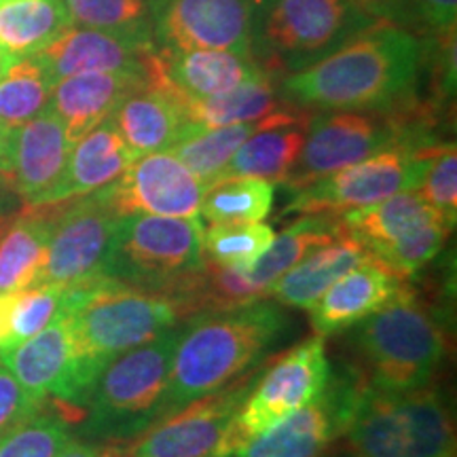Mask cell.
<instances>
[{
    "mask_svg": "<svg viewBox=\"0 0 457 457\" xmlns=\"http://www.w3.org/2000/svg\"><path fill=\"white\" fill-rule=\"evenodd\" d=\"M428 41L379 20L339 49L279 83L286 104L303 111H411Z\"/></svg>",
    "mask_w": 457,
    "mask_h": 457,
    "instance_id": "6da1fadb",
    "label": "cell"
},
{
    "mask_svg": "<svg viewBox=\"0 0 457 457\" xmlns=\"http://www.w3.org/2000/svg\"><path fill=\"white\" fill-rule=\"evenodd\" d=\"M284 327V312L267 299L187 318L179 327L155 424L253 369Z\"/></svg>",
    "mask_w": 457,
    "mask_h": 457,
    "instance_id": "7a4b0ae2",
    "label": "cell"
},
{
    "mask_svg": "<svg viewBox=\"0 0 457 457\" xmlns=\"http://www.w3.org/2000/svg\"><path fill=\"white\" fill-rule=\"evenodd\" d=\"M62 307L71 318L89 390L112 358L182 322L170 299L129 288L106 276L64 286Z\"/></svg>",
    "mask_w": 457,
    "mask_h": 457,
    "instance_id": "3957f363",
    "label": "cell"
},
{
    "mask_svg": "<svg viewBox=\"0 0 457 457\" xmlns=\"http://www.w3.org/2000/svg\"><path fill=\"white\" fill-rule=\"evenodd\" d=\"M352 0H253L250 54L271 77L301 72L377 24Z\"/></svg>",
    "mask_w": 457,
    "mask_h": 457,
    "instance_id": "277c9868",
    "label": "cell"
},
{
    "mask_svg": "<svg viewBox=\"0 0 457 457\" xmlns=\"http://www.w3.org/2000/svg\"><path fill=\"white\" fill-rule=\"evenodd\" d=\"M369 387L407 392L432 381L445 358V335L430 307L403 286L381 310L353 327Z\"/></svg>",
    "mask_w": 457,
    "mask_h": 457,
    "instance_id": "5b68a950",
    "label": "cell"
},
{
    "mask_svg": "<svg viewBox=\"0 0 457 457\" xmlns=\"http://www.w3.org/2000/svg\"><path fill=\"white\" fill-rule=\"evenodd\" d=\"M180 327V324H179ZM179 327L112 358L85 396V436L96 443L136 441L155 424L168 384Z\"/></svg>",
    "mask_w": 457,
    "mask_h": 457,
    "instance_id": "8992f818",
    "label": "cell"
},
{
    "mask_svg": "<svg viewBox=\"0 0 457 457\" xmlns=\"http://www.w3.org/2000/svg\"><path fill=\"white\" fill-rule=\"evenodd\" d=\"M204 231L197 216H121L104 276L174 303L205 265Z\"/></svg>",
    "mask_w": 457,
    "mask_h": 457,
    "instance_id": "52a82bcc",
    "label": "cell"
},
{
    "mask_svg": "<svg viewBox=\"0 0 457 457\" xmlns=\"http://www.w3.org/2000/svg\"><path fill=\"white\" fill-rule=\"evenodd\" d=\"M350 457H453L451 413L436 387L379 392L367 387L343 432Z\"/></svg>",
    "mask_w": 457,
    "mask_h": 457,
    "instance_id": "ba28073f",
    "label": "cell"
},
{
    "mask_svg": "<svg viewBox=\"0 0 457 457\" xmlns=\"http://www.w3.org/2000/svg\"><path fill=\"white\" fill-rule=\"evenodd\" d=\"M421 121L424 119H417L415 111H320L312 114L299 157L282 185L293 193L377 153L434 145Z\"/></svg>",
    "mask_w": 457,
    "mask_h": 457,
    "instance_id": "9c48e42d",
    "label": "cell"
},
{
    "mask_svg": "<svg viewBox=\"0 0 457 457\" xmlns=\"http://www.w3.org/2000/svg\"><path fill=\"white\" fill-rule=\"evenodd\" d=\"M343 236L400 278L415 276L443 250L451 227L417 188L339 214Z\"/></svg>",
    "mask_w": 457,
    "mask_h": 457,
    "instance_id": "30bf717a",
    "label": "cell"
},
{
    "mask_svg": "<svg viewBox=\"0 0 457 457\" xmlns=\"http://www.w3.org/2000/svg\"><path fill=\"white\" fill-rule=\"evenodd\" d=\"M328 377L324 337H310L286 352L276 364L262 370V377H256L216 457L233 455L284 417L313 403L327 387Z\"/></svg>",
    "mask_w": 457,
    "mask_h": 457,
    "instance_id": "8fae6325",
    "label": "cell"
},
{
    "mask_svg": "<svg viewBox=\"0 0 457 457\" xmlns=\"http://www.w3.org/2000/svg\"><path fill=\"white\" fill-rule=\"evenodd\" d=\"M398 146L337 170L312 185L293 191L286 214H335L367 208L400 191L420 188L434 148Z\"/></svg>",
    "mask_w": 457,
    "mask_h": 457,
    "instance_id": "7c38bea8",
    "label": "cell"
},
{
    "mask_svg": "<svg viewBox=\"0 0 457 457\" xmlns=\"http://www.w3.org/2000/svg\"><path fill=\"white\" fill-rule=\"evenodd\" d=\"M367 387V379L353 373L328 377L313 403L284 417L231 457H324L347 430Z\"/></svg>",
    "mask_w": 457,
    "mask_h": 457,
    "instance_id": "4fadbf2b",
    "label": "cell"
},
{
    "mask_svg": "<svg viewBox=\"0 0 457 457\" xmlns=\"http://www.w3.org/2000/svg\"><path fill=\"white\" fill-rule=\"evenodd\" d=\"M119 219L96 191L57 210L47 254L32 286H71L104 276Z\"/></svg>",
    "mask_w": 457,
    "mask_h": 457,
    "instance_id": "5bb4252c",
    "label": "cell"
},
{
    "mask_svg": "<svg viewBox=\"0 0 457 457\" xmlns=\"http://www.w3.org/2000/svg\"><path fill=\"white\" fill-rule=\"evenodd\" d=\"M259 370L187 404L136 438L128 457H216Z\"/></svg>",
    "mask_w": 457,
    "mask_h": 457,
    "instance_id": "9a60e30c",
    "label": "cell"
},
{
    "mask_svg": "<svg viewBox=\"0 0 457 457\" xmlns=\"http://www.w3.org/2000/svg\"><path fill=\"white\" fill-rule=\"evenodd\" d=\"M157 49L250 54L253 0H148Z\"/></svg>",
    "mask_w": 457,
    "mask_h": 457,
    "instance_id": "2e32d148",
    "label": "cell"
},
{
    "mask_svg": "<svg viewBox=\"0 0 457 457\" xmlns=\"http://www.w3.org/2000/svg\"><path fill=\"white\" fill-rule=\"evenodd\" d=\"M0 362L30 396L43 403L55 398L68 407H81L89 392V381L77 353L71 318L64 307L41 333L20 345L0 350Z\"/></svg>",
    "mask_w": 457,
    "mask_h": 457,
    "instance_id": "e0dca14e",
    "label": "cell"
},
{
    "mask_svg": "<svg viewBox=\"0 0 457 457\" xmlns=\"http://www.w3.org/2000/svg\"><path fill=\"white\" fill-rule=\"evenodd\" d=\"M98 195L119 216L155 214L191 219L199 214L204 182L170 151L142 155Z\"/></svg>",
    "mask_w": 457,
    "mask_h": 457,
    "instance_id": "ac0fdd59",
    "label": "cell"
},
{
    "mask_svg": "<svg viewBox=\"0 0 457 457\" xmlns=\"http://www.w3.org/2000/svg\"><path fill=\"white\" fill-rule=\"evenodd\" d=\"M71 151L64 125L47 106L30 121L11 128L0 182L24 199L26 208H32L60 179Z\"/></svg>",
    "mask_w": 457,
    "mask_h": 457,
    "instance_id": "d6986e66",
    "label": "cell"
},
{
    "mask_svg": "<svg viewBox=\"0 0 457 457\" xmlns=\"http://www.w3.org/2000/svg\"><path fill=\"white\" fill-rule=\"evenodd\" d=\"M157 49H145L112 34L68 26L47 47L34 54L51 83L81 72L151 74Z\"/></svg>",
    "mask_w": 457,
    "mask_h": 457,
    "instance_id": "ffe728a7",
    "label": "cell"
},
{
    "mask_svg": "<svg viewBox=\"0 0 457 457\" xmlns=\"http://www.w3.org/2000/svg\"><path fill=\"white\" fill-rule=\"evenodd\" d=\"M111 119L125 145L138 157L170 151L176 145L188 121L182 94L163 77L157 55L151 81L128 96Z\"/></svg>",
    "mask_w": 457,
    "mask_h": 457,
    "instance_id": "44dd1931",
    "label": "cell"
},
{
    "mask_svg": "<svg viewBox=\"0 0 457 457\" xmlns=\"http://www.w3.org/2000/svg\"><path fill=\"white\" fill-rule=\"evenodd\" d=\"M157 55V54H155ZM155 71V66H153ZM140 72H81L54 85L49 108L60 117L68 140L77 142L85 134L111 119L128 96L151 81Z\"/></svg>",
    "mask_w": 457,
    "mask_h": 457,
    "instance_id": "7402d4cb",
    "label": "cell"
},
{
    "mask_svg": "<svg viewBox=\"0 0 457 457\" xmlns=\"http://www.w3.org/2000/svg\"><path fill=\"white\" fill-rule=\"evenodd\" d=\"M136 159L138 155L125 145L112 119H106L74 142L62 176L32 208L89 195L117 180Z\"/></svg>",
    "mask_w": 457,
    "mask_h": 457,
    "instance_id": "603a6c76",
    "label": "cell"
},
{
    "mask_svg": "<svg viewBox=\"0 0 457 457\" xmlns=\"http://www.w3.org/2000/svg\"><path fill=\"white\" fill-rule=\"evenodd\" d=\"M404 286V278L377 261L362 262L341 276L310 307L312 327L320 337L350 330L386 305Z\"/></svg>",
    "mask_w": 457,
    "mask_h": 457,
    "instance_id": "cb8c5ba5",
    "label": "cell"
},
{
    "mask_svg": "<svg viewBox=\"0 0 457 457\" xmlns=\"http://www.w3.org/2000/svg\"><path fill=\"white\" fill-rule=\"evenodd\" d=\"M312 112L303 108H279L265 119L261 129H256L242 146L237 148L231 162L225 165L219 180L254 176V179L284 182L288 171L299 157L305 128Z\"/></svg>",
    "mask_w": 457,
    "mask_h": 457,
    "instance_id": "d4e9b609",
    "label": "cell"
},
{
    "mask_svg": "<svg viewBox=\"0 0 457 457\" xmlns=\"http://www.w3.org/2000/svg\"><path fill=\"white\" fill-rule=\"evenodd\" d=\"M159 68L179 94L191 100L227 94L265 72L248 54L222 49H157Z\"/></svg>",
    "mask_w": 457,
    "mask_h": 457,
    "instance_id": "484cf974",
    "label": "cell"
},
{
    "mask_svg": "<svg viewBox=\"0 0 457 457\" xmlns=\"http://www.w3.org/2000/svg\"><path fill=\"white\" fill-rule=\"evenodd\" d=\"M369 261L373 259L362 245L352 237L341 236L303 256L295 267H290L270 286L267 296H271L279 305L310 310L337 279Z\"/></svg>",
    "mask_w": 457,
    "mask_h": 457,
    "instance_id": "4316f807",
    "label": "cell"
},
{
    "mask_svg": "<svg viewBox=\"0 0 457 457\" xmlns=\"http://www.w3.org/2000/svg\"><path fill=\"white\" fill-rule=\"evenodd\" d=\"M57 204L26 208L0 233V293L30 288L47 254Z\"/></svg>",
    "mask_w": 457,
    "mask_h": 457,
    "instance_id": "83f0119b",
    "label": "cell"
},
{
    "mask_svg": "<svg viewBox=\"0 0 457 457\" xmlns=\"http://www.w3.org/2000/svg\"><path fill=\"white\" fill-rule=\"evenodd\" d=\"M68 26L64 0H0V49L9 60L38 54Z\"/></svg>",
    "mask_w": 457,
    "mask_h": 457,
    "instance_id": "f1b7e54d",
    "label": "cell"
},
{
    "mask_svg": "<svg viewBox=\"0 0 457 457\" xmlns=\"http://www.w3.org/2000/svg\"><path fill=\"white\" fill-rule=\"evenodd\" d=\"M341 236L343 231L339 225V216L303 214L299 220L293 222L288 228H284L278 237H273L270 250L250 270L242 271V276L248 279L250 286H254L259 293L267 296L270 286L279 276H284L290 267H295L303 256L310 254L312 250L335 242Z\"/></svg>",
    "mask_w": 457,
    "mask_h": 457,
    "instance_id": "f546056e",
    "label": "cell"
},
{
    "mask_svg": "<svg viewBox=\"0 0 457 457\" xmlns=\"http://www.w3.org/2000/svg\"><path fill=\"white\" fill-rule=\"evenodd\" d=\"M279 87H276V77L270 72H261L227 94L212 96V98L191 100L182 96L187 121L197 128H222V125L253 123L270 117L279 111Z\"/></svg>",
    "mask_w": 457,
    "mask_h": 457,
    "instance_id": "4dcf8cb0",
    "label": "cell"
},
{
    "mask_svg": "<svg viewBox=\"0 0 457 457\" xmlns=\"http://www.w3.org/2000/svg\"><path fill=\"white\" fill-rule=\"evenodd\" d=\"M265 119L253 123L222 125V128H197V125L188 123L180 138L176 140V145L170 148V153L179 157L208 188L212 182L219 180L222 170L236 155L237 148L256 129L262 128Z\"/></svg>",
    "mask_w": 457,
    "mask_h": 457,
    "instance_id": "1f68e13d",
    "label": "cell"
},
{
    "mask_svg": "<svg viewBox=\"0 0 457 457\" xmlns=\"http://www.w3.org/2000/svg\"><path fill=\"white\" fill-rule=\"evenodd\" d=\"M72 26L91 28L145 49H157L148 0H64Z\"/></svg>",
    "mask_w": 457,
    "mask_h": 457,
    "instance_id": "d6a6232c",
    "label": "cell"
},
{
    "mask_svg": "<svg viewBox=\"0 0 457 457\" xmlns=\"http://www.w3.org/2000/svg\"><path fill=\"white\" fill-rule=\"evenodd\" d=\"M276 185L254 176L216 180L205 188L199 212L208 222H261L273 208Z\"/></svg>",
    "mask_w": 457,
    "mask_h": 457,
    "instance_id": "836d02e7",
    "label": "cell"
},
{
    "mask_svg": "<svg viewBox=\"0 0 457 457\" xmlns=\"http://www.w3.org/2000/svg\"><path fill=\"white\" fill-rule=\"evenodd\" d=\"M54 83L34 55L20 57L0 77V123L20 128L49 104Z\"/></svg>",
    "mask_w": 457,
    "mask_h": 457,
    "instance_id": "e575fe53",
    "label": "cell"
},
{
    "mask_svg": "<svg viewBox=\"0 0 457 457\" xmlns=\"http://www.w3.org/2000/svg\"><path fill=\"white\" fill-rule=\"evenodd\" d=\"M276 237L262 222H219L204 231V259L245 271L270 250Z\"/></svg>",
    "mask_w": 457,
    "mask_h": 457,
    "instance_id": "d590c367",
    "label": "cell"
},
{
    "mask_svg": "<svg viewBox=\"0 0 457 457\" xmlns=\"http://www.w3.org/2000/svg\"><path fill=\"white\" fill-rule=\"evenodd\" d=\"M71 441V426L41 411L0 436V457H62Z\"/></svg>",
    "mask_w": 457,
    "mask_h": 457,
    "instance_id": "8d00e7d4",
    "label": "cell"
},
{
    "mask_svg": "<svg viewBox=\"0 0 457 457\" xmlns=\"http://www.w3.org/2000/svg\"><path fill=\"white\" fill-rule=\"evenodd\" d=\"M62 303H64V286L60 284H41L20 290L13 316H11V333L3 350L20 345V343L41 333L60 313Z\"/></svg>",
    "mask_w": 457,
    "mask_h": 457,
    "instance_id": "74e56055",
    "label": "cell"
},
{
    "mask_svg": "<svg viewBox=\"0 0 457 457\" xmlns=\"http://www.w3.org/2000/svg\"><path fill=\"white\" fill-rule=\"evenodd\" d=\"M384 21H392L417 37L455 34L457 0H387Z\"/></svg>",
    "mask_w": 457,
    "mask_h": 457,
    "instance_id": "f35d334b",
    "label": "cell"
},
{
    "mask_svg": "<svg viewBox=\"0 0 457 457\" xmlns=\"http://www.w3.org/2000/svg\"><path fill=\"white\" fill-rule=\"evenodd\" d=\"M417 191L453 228L457 220V151L453 142L434 148L424 171V180Z\"/></svg>",
    "mask_w": 457,
    "mask_h": 457,
    "instance_id": "ab89813d",
    "label": "cell"
},
{
    "mask_svg": "<svg viewBox=\"0 0 457 457\" xmlns=\"http://www.w3.org/2000/svg\"><path fill=\"white\" fill-rule=\"evenodd\" d=\"M41 411L43 400L30 396L13 373L0 362V436Z\"/></svg>",
    "mask_w": 457,
    "mask_h": 457,
    "instance_id": "60d3db41",
    "label": "cell"
},
{
    "mask_svg": "<svg viewBox=\"0 0 457 457\" xmlns=\"http://www.w3.org/2000/svg\"><path fill=\"white\" fill-rule=\"evenodd\" d=\"M123 449L119 445H98L87 441H72L68 443L62 457H119Z\"/></svg>",
    "mask_w": 457,
    "mask_h": 457,
    "instance_id": "b9f144b4",
    "label": "cell"
},
{
    "mask_svg": "<svg viewBox=\"0 0 457 457\" xmlns=\"http://www.w3.org/2000/svg\"><path fill=\"white\" fill-rule=\"evenodd\" d=\"M352 3H356L358 7H362L367 13L377 17V20H384V11H386L387 0H352Z\"/></svg>",
    "mask_w": 457,
    "mask_h": 457,
    "instance_id": "7bdbcfd3",
    "label": "cell"
},
{
    "mask_svg": "<svg viewBox=\"0 0 457 457\" xmlns=\"http://www.w3.org/2000/svg\"><path fill=\"white\" fill-rule=\"evenodd\" d=\"M9 138H11V128H7V125H4V123H0V171H3L4 157H7Z\"/></svg>",
    "mask_w": 457,
    "mask_h": 457,
    "instance_id": "ee69618b",
    "label": "cell"
},
{
    "mask_svg": "<svg viewBox=\"0 0 457 457\" xmlns=\"http://www.w3.org/2000/svg\"><path fill=\"white\" fill-rule=\"evenodd\" d=\"M11 62H13V60H9V57L3 54V49H0V77H3V72L7 71V66L11 64Z\"/></svg>",
    "mask_w": 457,
    "mask_h": 457,
    "instance_id": "f6af8a7d",
    "label": "cell"
},
{
    "mask_svg": "<svg viewBox=\"0 0 457 457\" xmlns=\"http://www.w3.org/2000/svg\"><path fill=\"white\" fill-rule=\"evenodd\" d=\"M7 222H9V219H4V216H0V233H3V228L7 227Z\"/></svg>",
    "mask_w": 457,
    "mask_h": 457,
    "instance_id": "bcb514c9",
    "label": "cell"
},
{
    "mask_svg": "<svg viewBox=\"0 0 457 457\" xmlns=\"http://www.w3.org/2000/svg\"><path fill=\"white\" fill-rule=\"evenodd\" d=\"M119 457H128V455H125V451H123V453H121V455H119Z\"/></svg>",
    "mask_w": 457,
    "mask_h": 457,
    "instance_id": "7dc6e473",
    "label": "cell"
},
{
    "mask_svg": "<svg viewBox=\"0 0 457 457\" xmlns=\"http://www.w3.org/2000/svg\"><path fill=\"white\" fill-rule=\"evenodd\" d=\"M227 457H231V455H227Z\"/></svg>",
    "mask_w": 457,
    "mask_h": 457,
    "instance_id": "c3c4849f",
    "label": "cell"
}]
</instances>
